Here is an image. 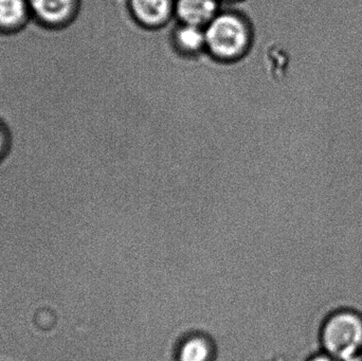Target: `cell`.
<instances>
[{
    "instance_id": "1",
    "label": "cell",
    "mask_w": 362,
    "mask_h": 361,
    "mask_svg": "<svg viewBox=\"0 0 362 361\" xmlns=\"http://www.w3.org/2000/svg\"><path fill=\"white\" fill-rule=\"evenodd\" d=\"M204 32L206 52L223 61L244 55L252 40L248 20L234 11H219L204 27Z\"/></svg>"
},
{
    "instance_id": "2",
    "label": "cell",
    "mask_w": 362,
    "mask_h": 361,
    "mask_svg": "<svg viewBox=\"0 0 362 361\" xmlns=\"http://www.w3.org/2000/svg\"><path fill=\"white\" fill-rule=\"evenodd\" d=\"M321 351L339 361L362 357V316L351 309L331 314L320 333Z\"/></svg>"
},
{
    "instance_id": "3",
    "label": "cell",
    "mask_w": 362,
    "mask_h": 361,
    "mask_svg": "<svg viewBox=\"0 0 362 361\" xmlns=\"http://www.w3.org/2000/svg\"><path fill=\"white\" fill-rule=\"evenodd\" d=\"M32 18L47 28L68 25L78 13L80 0H28Z\"/></svg>"
},
{
    "instance_id": "4",
    "label": "cell",
    "mask_w": 362,
    "mask_h": 361,
    "mask_svg": "<svg viewBox=\"0 0 362 361\" xmlns=\"http://www.w3.org/2000/svg\"><path fill=\"white\" fill-rule=\"evenodd\" d=\"M221 11V0H175L174 16L181 23L206 27Z\"/></svg>"
},
{
    "instance_id": "5",
    "label": "cell",
    "mask_w": 362,
    "mask_h": 361,
    "mask_svg": "<svg viewBox=\"0 0 362 361\" xmlns=\"http://www.w3.org/2000/svg\"><path fill=\"white\" fill-rule=\"evenodd\" d=\"M135 18L146 27L165 25L174 17L175 0H129Z\"/></svg>"
},
{
    "instance_id": "6",
    "label": "cell",
    "mask_w": 362,
    "mask_h": 361,
    "mask_svg": "<svg viewBox=\"0 0 362 361\" xmlns=\"http://www.w3.org/2000/svg\"><path fill=\"white\" fill-rule=\"evenodd\" d=\"M32 18L28 0H0V31L12 33L23 29Z\"/></svg>"
},
{
    "instance_id": "7",
    "label": "cell",
    "mask_w": 362,
    "mask_h": 361,
    "mask_svg": "<svg viewBox=\"0 0 362 361\" xmlns=\"http://www.w3.org/2000/svg\"><path fill=\"white\" fill-rule=\"evenodd\" d=\"M173 38L178 50L185 54L195 55L206 51L204 28L178 23Z\"/></svg>"
},
{
    "instance_id": "8",
    "label": "cell",
    "mask_w": 362,
    "mask_h": 361,
    "mask_svg": "<svg viewBox=\"0 0 362 361\" xmlns=\"http://www.w3.org/2000/svg\"><path fill=\"white\" fill-rule=\"evenodd\" d=\"M211 345L204 337L195 336L187 339L180 352V361H209Z\"/></svg>"
},
{
    "instance_id": "9",
    "label": "cell",
    "mask_w": 362,
    "mask_h": 361,
    "mask_svg": "<svg viewBox=\"0 0 362 361\" xmlns=\"http://www.w3.org/2000/svg\"><path fill=\"white\" fill-rule=\"evenodd\" d=\"M8 131H4V124L0 122V156L4 154V150H6V146L8 142Z\"/></svg>"
},
{
    "instance_id": "10",
    "label": "cell",
    "mask_w": 362,
    "mask_h": 361,
    "mask_svg": "<svg viewBox=\"0 0 362 361\" xmlns=\"http://www.w3.org/2000/svg\"><path fill=\"white\" fill-rule=\"evenodd\" d=\"M306 361H339L332 357V356L327 355L325 352H319V353L315 354L312 357L308 358Z\"/></svg>"
},
{
    "instance_id": "11",
    "label": "cell",
    "mask_w": 362,
    "mask_h": 361,
    "mask_svg": "<svg viewBox=\"0 0 362 361\" xmlns=\"http://www.w3.org/2000/svg\"><path fill=\"white\" fill-rule=\"evenodd\" d=\"M0 186H4V184H0ZM4 187H6V186H4ZM6 188H8V187H6ZM8 189H10V188H8ZM10 190H12V189H10ZM13 191H14V190H13ZM15 192H16V191H15ZM17 193H18V192H17ZM19 194H21V193H19Z\"/></svg>"
},
{
    "instance_id": "12",
    "label": "cell",
    "mask_w": 362,
    "mask_h": 361,
    "mask_svg": "<svg viewBox=\"0 0 362 361\" xmlns=\"http://www.w3.org/2000/svg\"><path fill=\"white\" fill-rule=\"evenodd\" d=\"M353 361H362L361 358H359V360H353Z\"/></svg>"
}]
</instances>
